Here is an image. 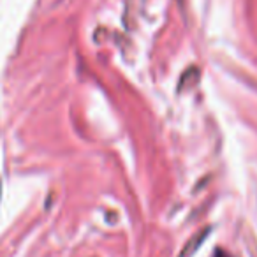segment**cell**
<instances>
[{
	"label": "cell",
	"instance_id": "1",
	"mask_svg": "<svg viewBox=\"0 0 257 257\" xmlns=\"http://www.w3.org/2000/svg\"><path fill=\"white\" fill-rule=\"evenodd\" d=\"M215 257H231V255L225 253V252H222V250H217V252H215Z\"/></svg>",
	"mask_w": 257,
	"mask_h": 257
}]
</instances>
